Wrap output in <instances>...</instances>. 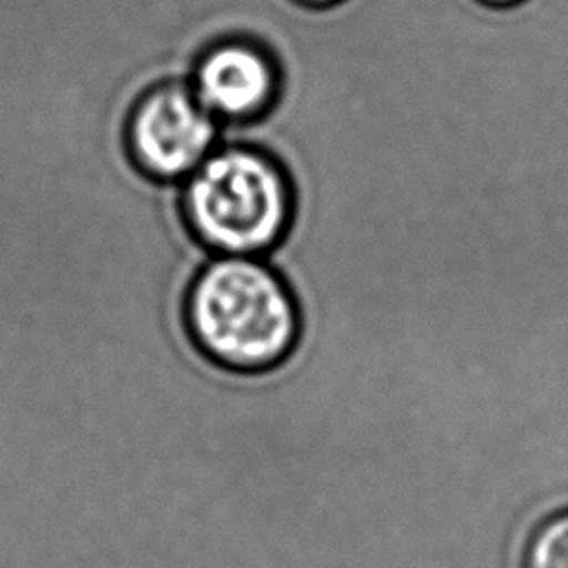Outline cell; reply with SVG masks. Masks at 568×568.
I'll list each match as a JSON object with an SVG mask.
<instances>
[{
	"mask_svg": "<svg viewBox=\"0 0 568 568\" xmlns=\"http://www.w3.org/2000/svg\"><path fill=\"white\" fill-rule=\"evenodd\" d=\"M191 89L220 124H244L275 102L277 69L264 47L231 38L202 55Z\"/></svg>",
	"mask_w": 568,
	"mask_h": 568,
	"instance_id": "4",
	"label": "cell"
},
{
	"mask_svg": "<svg viewBox=\"0 0 568 568\" xmlns=\"http://www.w3.org/2000/svg\"><path fill=\"white\" fill-rule=\"evenodd\" d=\"M191 342L213 364L262 373L300 339V308L277 271L260 257L220 255L191 282L184 300Z\"/></svg>",
	"mask_w": 568,
	"mask_h": 568,
	"instance_id": "1",
	"label": "cell"
},
{
	"mask_svg": "<svg viewBox=\"0 0 568 568\" xmlns=\"http://www.w3.org/2000/svg\"><path fill=\"white\" fill-rule=\"evenodd\" d=\"M526 568H568V510L535 528L526 546Z\"/></svg>",
	"mask_w": 568,
	"mask_h": 568,
	"instance_id": "5",
	"label": "cell"
},
{
	"mask_svg": "<svg viewBox=\"0 0 568 568\" xmlns=\"http://www.w3.org/2000/svg\"><path fill=\"white\" fill-rule=\"evenodd\" d=\"M220 120L191 84H160L131 106L122 142L131 164L155 182L186 180L217 146Z\"/></svg>",
	"mask_w": 568,
	"mask_h": 568,
	"instance_id": "3",
	"label": "cell"
},
{
	"mask_svg": "<svg viewBox=\"0 0 568 568\" xmlns=\"http://www.w3.org/2000/svg\"><path fill=\"white\" fill-rule=\"evenodd\" d=\"M293 206L284 164L255 144L215 149L186 178L182 191L189 231L217 255L268 253L286 235Z\"/></svg>",
	"mask_w": 568,
	"mask_h": 568,
	"instance_id": "2",
	"label": "cell"
},
{
	"mask_svg": "<svg viewBox=\"0 0 568 568\" xmlns=\"http://www.w3.org/2000/svg\"><path fill=\"white\" fill-rule=\"evenodd\" d=\"M481 2L495 4V7H508V4H517V2H521V0H481Z\"/></svg>",
	"mask_w": 568,
	"mask_h": 568,
	"instance_id": "6",
	"label": "cell"
},
{
	"mask_svg": "<svg viewBox=\"0 0 568 568\" xmlns=\"http://www.w3.org/2000/svg\"><path fill=\"white\" fill-rule=\"evenodd\" d=\"M302 2H308V4H315V7H324V4H333L337 0H302Z\"/></svg>",
	"mask_w": 568,
	"mask_h": 568,
	"instance_id": "7",
	"label": "cell"
}]
</instances>
